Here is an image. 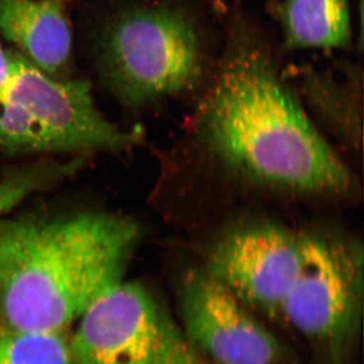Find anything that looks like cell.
<instances>
[{
  "label": "cell",
  "instance_id": "obj_1",
  "mask_svg": "<svg viewBox=\"0 0 364 364\" xmlns=\"http://www.w3.org/2000/svg\"><path fill=\"white\" fill-rule=\"evenodd\" d=\"M213 150L249 178L304 193H340L348 169L277 76L259 44L235 35L205 98Z\"/></svg>",
  "mask_w": 364,
  "mask_h": 364
},
{
  "label": "cell",
  "instance_id": "obj_2",
  "mask_svg": "<svg viewBox=\"0 0 364 364\" xmlns=\"http://www.w3.org/2000/svg\"><path fill=\"white\" fill-rule=\"evenodd\" d=\"M138 237L107 213L0 221V328L64 332L123 280Z\"/></svg>",
  "mask_w": 364,
  "mask_h": 364
},
{
  "label": "cell",
  "instance_id": "obj_3",
  "mask_svg": "<svg viewBox=\"0 0 364 364\" xmlns=\"http://www.w3.org/2000/svg\"><path fill=\"white\" fill-rule=\"evenodd\" d=\"M132 139L100 114L90 83L58 80L16 52L13 80L0 92V149L114 151Z\"/></svg>",
  "mask_w": 364,
  "mask_h": 364
},
{
  "label": "cell",
  "instance_id": "obj_4",
  "mask_svg": "<svg viewBox=\"0 0 364 364\" xmlns=\"http://www.w3.org/2000/svg\"><path fill=\"white\" fill-rule=\"evenodd\" d=\"M107 85L131 105L186 90L202 70L193 23L178 9H128L109 23L100 47Z\"/></svg>",
  "mask_w": 364,
  "mask_h": 364
},
{
  "label": "cell",
  "instance_id": "obj_5",
  "mask_svg": "<svg viewBox=\"0 0 364 364\" xmlns=\"http://www.w3.org/2000/svg\"><path fill=\"white\" fill-rule=\"evenodd\" d=\"M301 262L280 317L316 343L341 351L358 324L363 257L353 246L301 237Z\"/></svg>",
  "mask_w": 364,
  "mask_h": 364
},
{
  "label": "cell",
  "instance_id": "obj_6",
  "mask_svg": "<svg viewBox=\"0 0 364 364\" xmlns=\"http://www.w3.org/2000/svg\"><path fill=\"white\" fill-rule=\"evenodd\" d=\"M181 331L191 346L212 364H280L277 337L249 308L205 270L182 280Z\"/></svg>",
  "mask_w": 364,
  "mask_h": 364
},
{
  "label": "cell",
  "instance_id": "obj_7",
  "mask_svg": "<svg viewBox=\"0 0 364 364\" xmlns=\"http://www.w3.org/2000/svg\"><path fill=\"white\" fill-rule=\"evenodd\" d=\"M301 262V236L260 224L222 237L210 249L205 272L247 308L277 318Z\"/></svg>",
  "mask_w": 364,
  "mask_h": 364
},
{
  "label": "cell",
  "instance_id": "obj_8",
  "mask_svg": "<svg viewBox=\"0 0 364 364\" xmlns=\"http://www.w3.org/2000/svg\"><path fill=\"white\" fill-rule=\"evenodd\" d=\"M70 350L74 364H151L170 318L138 282H117L81 315Z\"/></svg>",
  "mask_w": 364,
  "mask_h": 364
},
{
  "label": "cell",
  "instance_id": "obj_9",
  "mask_svg": "<svg viewBox=\"0 0 364 364\" xmlns=\"http://www.w3.org/2000/svg\"><path fill=\"white\" fill-rule=\"evenodd\" d=\"M0 33L53 77L70 58L71 30L62 0H0Z\"/></svg>",
  "mask_w": 364,
  "mask_h": 364
},
{
  "label": "cell",
  "instance_id": "obj_10",
  "mask_svg": "<svg viewBox=\"0 0 364 364\" xmlns=\"http://www.w3.org/2000/svg\"><path fill=\"white\" fill-rule=\"evenodd\" d=\"M272 9L287 49H338L350 42L348 0H280Z\"/></svg>",
  "mask_w": 364,
  "mask_h": 364
},
{
  "label": "cell",
  "instance_id": "obj_11",
  "mask_svg": "<svg viewBox=\"0 0 364 364\" xmlns=\"http://www.w3.org/2000/svg\"><path fill=\"white\" fill-rule=\"evenodd\" d=\"M0 364H74L64 332L0 328Z\"/></svg>",
  "mask_w": 364,
  "mask_h": 364
},
{
  "label": "cell",
  "instance_id": "obj_12",
  "mask_svg": "<svg viewBox=\"0 0 364 364\" xmlns=\"http://www.w3.org/2000/svg\"><path fill=\"white\" fill-rule=\"evenodd\" d=\"M47 178H50L49 170L42 167L16 172L4 178L0 182V215L42 186Z\"/></svg>",
  "mask_w": 364,
  "mask_h": 364
},
{
  "label": "cell",
  "instance_id": "obj_13",
  "mask_svg": "<svg viewBox=\"0 0 364 364\" xmlns=\"http://www.w3.org/2000/svg\"><path fill=\"white\" fill-rule=\"evenodd\" d=\"M164 364H212L203 358L182 335L174 341Z\"/></svg>",
  "mask_w": 364,
  "mask_h": 364
},
{
  "label": "cell",
  "instance_id": "obj_14",
  "mask_svg": "<svg viewBox=\"0 0 364 364\" xmlns=\"http://www.w3.org/2000/svg\"><path fill=\"white\" fill-rule=\"evenodd\" d=\"M16 67V52H9L0 43V92L13 80Z\"/></svg>",
  "mask_w": 364,
  "mask_h": 364
},
{
  "label": "cell",
  "instance_id": "obj_15",
  "mask_svg": "<svg viewBox=\"0 0 364 364\" xmlns=\"http://www.w3.org/2000/svg\"><path fill=\"white\" fill-rule=\"evenodd\" d=\"M359 1H360V6H359V11H360V25H361V28H363V0H359Z\"/></svg>",
  "mask_w": 364,
  "mask_h": 364
}]
</instances>
